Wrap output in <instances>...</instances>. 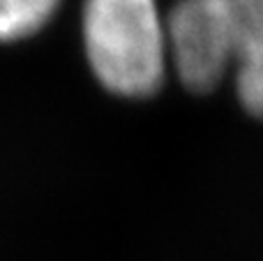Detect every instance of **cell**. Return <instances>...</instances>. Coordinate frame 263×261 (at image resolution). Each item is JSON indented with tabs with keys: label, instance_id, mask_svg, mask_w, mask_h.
Masks as SVG:
<instances>
[{
	"label": "cell",
	"instance_id": "6da1fadb",
	"mask_svg": "<svg viewBox=\"0 0 263 261\" xmlns=\"http://www.w3.org/2000/svg\"><path fill=\"white\" fill-rule=\"evenodd\" d=\"M83 37L92 72L109 90L145 97L162 86L166 30L155 0H88Z\"/></svg>",
	"mask_w": 263,
	"mask_h": 261
},
{
	"label": "cell",
	"instance_id": "7a4b0ae2",
	"mask_svg": "<svg viewBox=\"0 0 263 261\" xmlns=\"http://www.w3.org/2000/svg\"><path fill=\"white\" fill-rule=\"evenodd\" d=\"M164 30L180 81L194 92L217 88L233 63L231 0H178Z\"/></svg>",
	"mask_w": 263,
	"mask_h": 261
},
{
	"label": "cell",
	"instance_id": "3957f363",
	"mask_svg": "<svg viewBox=\"0 0 263 261\" xmlns=\"http://www.w3.org/2000/svg\"><path fill=\"white\" fill-rule=\"evenodd\" d=\"M233 65L242 106L263 116V0H231Z\"/></svg>",
	"mask_w": 263,
	"mask_h": 261
},
{
	"label": "cell",
	"instance_id": "277c9868",
	"mask_svg": "<svg viewBox=\"0 0 263 261\" xmlns=\"http://www.w3.org/2000/svg\"><path fill=\"white\" fill-rule=\"evenodd\" d=\"M60 0H0V40H18L40 30Z\"/></svg>",
	"mask_w": 263,
	"mask_h": 261
}]
</instances>
